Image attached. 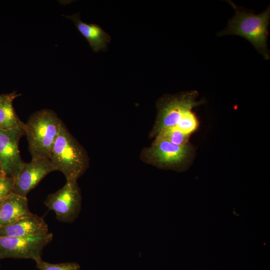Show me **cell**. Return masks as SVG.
<instances>
[{
    "label": "cell",
    "mask_w": 270,
    "mask_h": 270,
    "mask_svg": "<svg viewBox=\"0 0 270 270\" xmlns=\"http://www.w3.org/2000/svg\"><path fill=\"white\" fill-rule=\"evenodd\" d=\"M54 171L50 159L32 160L30 162H25L15 179L13 192L27 197L46 176Z\"/></svg>",
    "instance_id": "9c48e42d"
},
{
    "label": "cell",
    "mask_w": 270,
    "mask_h": 270,
    "mask_svg": "<svg viewBox=\"0 0 270 270\" xmlns=\"http://www.w3.org/2000/svg\"><path fill=\"white\" fill-rule=\"evenodd\" d=\"M32 214L29 208L27 197L12 192L0 204V228L12 224Z\"/></svg>",
    "instance_id": "8fae6325"
},
{
    "label": "cell",
    "mask_w": 270,
    "mask_h": 270,
    "mask_svg": "<svg viewBox=\"0 0 270 270\" xmlns=\"http://www.w3.org/2000/svg\"><path fill=\"white\" fill-rule=\"evenodd\" d=\"M24 127L0 129V163L4 174L14 179L25 163L19 150L20 139L25 134Z\"/></svg>",
    "instance_id": "ba28073f"
},
{
    "label": "cell",
    "mask_w": 270,
    "mask_h": 270,
    "mask_svg": "<svg viewBox=\"0 0 270 270\" xmlns=\"http://www.w3.org/2000/svg\"><path fill=\"white\" fill-rule=\"evenodd\" d=\"M39 270H80V265L76 262L52 264L40 260L36 262Z\"/></svg>",
    "instance_id": "2e32d148"
},
{
    "label": "cell",
    "mask_w": 270,
    "mask_h": 270,
    "mask_svg": "<svg viewBox=\"0 0 270 270\" xmlns=\"http://www.w3.org/2000/svg\"><path fill=\"white\" fill-rule=\"evenodd\" d=\"M194 154V148L190 144L179 146L168 140L156 139L145 153L152 164L160 168L175 170L187 166Z\"/></svg>",
    "instance_id": "52a82bcc"
},
{
    "label": "cell",
    "mask_w": 270,
    "mask_h": 270,
    "mask_svg": "<svg viewBox=\"0 0 270 270\" xmlns=\"http://www.w3.org/2000/svg\"><path fill=\"white\" fill-rule=\"evenodd\" d=\"M199 121L193 110L186 112L176 128L184 134L190 136L196 131L199 127Z\"/></svg>",
    "instance_id": "9a60e30c"
},
{
    "label": "cell",
    "mask_w": 270,
    "mask_h": 270,
    "mask_svg": "<svg viewBox=\"0 0 270 270\" xmlns=\"http://www.w3.org/2000/svg\"><path fill=\"white\" fill-rule=\"evenodd\" d=\"M62 122L50 110H42L32 114L25 124L30 152L32 160L50 159L52 150Z\"/></svg>",
    "instance_id": "3957f363"
},
{
    "label": "cell",
    "mask_w": 270,
    "mask_h": 270,
    "mask_svg": "<svg viewBox=\"0 0 270 270\" xmlns=\"http://www.w3.org/2000/svg\"><path fill=\"white\" fill-rule=\"evenodd\" d=\"M48 233V226L44 218L34 214L0 228V236L34 237L43 236Z\"/></svg>",
    "instance_id": "30bf717a"
},
{
    "label": "cell",
    "mask_w": 270,
    "mask_h": 270,
    "mask_svg": "<svg viewBox=\"0 0 270 270\" xmlns=\"http://www.w3.org/2000/svg\"><path fill=\"white\" fill-rule=\"evenodd\" d=\"M198 96L197 92L191 91L161 99L158 103L153 134L156 136L166 128L176 126L186 112L204 104V100H196Z\"/></svg>",
    "instance_id": "277c9868"
},
{
    "label": "cell",
    "mask_w": 270,
    "mask_h": 270,
    "mask_svg": "<svg viewBox=\"0 0 270 270\" xmlns=\"http://www.w3.org/2000/svg\"><path fill=\"white\" fill-rule=\"evenodd\" d=\"M44 204L55 213L58 220L74 222L82 208V196L77 181L66 182L62 188L48 196Z\"/></svg>",
    "instance_id": "5b68a950"
},
{
    "label": "cell",
    "mask_w": 270,
    "mask_h": 270,
    "mask_svg": "<svg viewBox=\"0 0 270 270\" xmlns=\"http://www.w3.org/2000/svg\"><path fill=\"white\" fill-rule=\"evenodd\" d=\"M66 17L74 22L78 30L86 40L94 52L106 50L111 38L100 26L84 23L80 19L79 14Z\"/></svg>",
    "instance_id": "7c38bea8"
},
{
    "label": "cell",
    "mask_w": 270,
    "mask_h": 270,
    "mask_svg": "<svg viewBox=\"0 0 270 270\" xmlns=\"http://www.w3.org/2000/svg\"><path fill=\"white\" fill-rule=\"evenodd\" d=\"M52 233L34 237L0 236V260L42 259L44 248L53 240Z\"/></svg>",
    "instance_id": "8992f818"
},
{
    "label": "cell",
    "mask_w": 270,
    "mask_h": 270,
    "mask_svg": "<svg viewBox=\"0 0 270 270\" xmlns=\"http://www.w3.org/2000/svg\"><path fill=\"white\" fill-rule=\"evenodd\" d=\"M156 136V140H168L179 146L188 144L190 137L174 127L166 128L162 130Z\"/></svg>",
    "instance_id": "5bb4252c"
},
{
    "label": "cell",
    "mask_w": 270,
    "mask_h": 270,
    "mask_svg": "<svg viewBox=\"0 0 270 270\" xmlns=\"http://www.w3.org/2000/svg\"><path fill=\"white\" fill-rule=\"evenodd\" d=\"M20 96L16 92L6 94L0 102V129L11 130L25 126L16 112L12 104Z\"/></svg>",
    "instance_id": "4fadbf2b"
},
{
    "label": "cell",
    "mask_w": 270,
    "mask_h": 270,
    "mask_svg": "<svg viewBox=\"0 0 270 270\" xmlns=\"http://www.w3.org/2000/svg\"><path fill=\"white\" fill-rule=\"evenodd\" d=\"M5 94H2L0 96V102L3 100Z\"/></svg>",
    "instance_id": "d6986e66"
},
{
    "label": "cell",
    "mask_w": 270,
    "mask_h": 270,
    "mask_svg": "<svg viewBox=\"0 0 270 270\" xmlns=\"http://www.w3.org/2000/svg\"></svg>",
    "instance_id": "ffe728a7"
},
{
    "label": "cell",
    "mask_w": 270,
    "mask_h": 270,
    "mask_svg": "<svg viewBox=\"0 0 270 270\" xmlns=\"http://www.w3.org/2000/svg\"><path fill=\"white\" fill-rule=\"evenodd\" d=\"M0 175H4L6 176L2 170V167L1 166V164L0 163Z\"/></svg>",
    "instance_id": "ac0fdd59"
},
{
    "label": "cell",
    "mask_w": 270,
    "mask_h": 270,
    "mask_svg": "<svg viewBox=\"0 0 270 270\" xmlns=\"http://www.w3.org/2000/svg\"></svg>",
    "instance_id": "44dd1931"
},
{
    "label": "cell",
    "mask_w": 270,
    "mask_h": 270,
    "mask_svg": "<svg viewBox=\"0 0 270 270\" xmlns=\"http://www.w3.org/2000/svg\"><path fill=\"white\" fill-rule=\"evenodd\" d=\"M228 2L235 10L236 14L229 20L227 28L220 32L218 36H240L250 42L266 60H269L268 38L270 20V6L263 12L256 14L252 12L238 7L230 0Z\"/></svg>",
    "instance_id": "6da1fadb"
},
{
    "label": "cell",
    "mask_w": 270,
    "mask_h": 270,
    "mask_svg": "<svg viewBox=\"0 0 270 270\" xmlns=\"http://www.w3.org/2000/svg\"><path fill=\"white\" fill-rule=\"evenodd\" d=\"M50 160L56 171L62 172L66 182L78 181L89 166L86 152L63 122L53 146Z\"/></svg>",
    "instance_id": "7a4b0ae2"
},
{
    "label": "cell",
    "mask_w": 270,
    "mask_h": 270,
    "mask_svg": "<svg viewBox=\"0 0 270 270\" xmlns=\"http://www.w3.org/2000/svg\"><path fill=\"white\" fill-rule=\"evenodd\" d=\"M15 179L0 175V204L14 192Z\"/></svg>",
    "instance_id": "e0dca14e"
}]
</instances>
